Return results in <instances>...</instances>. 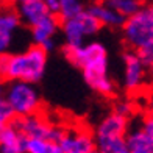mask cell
I'll use <instances>...</instances> for the list:
<instances>
[{
  "instance_id": "obj_1",
  "label": "cell",
  "mask_w": 153,
  "mask_h": 153,
  "mask_svg": "<svg viewBox=\"0 0 153 153\" xmlns=\"http://www.w3.org/2000/svg\"><path fill=\"white\" fill-rule=\"evenodd\" d=\"M64 56L80 67L86 85L97 94L109 97L114 94V83L108 74V50L105 44L91 41L81 45H64Z\"/></svg>"
},
{
  "instance_id": "obj_2",
  "label": "cell",
  "mask_w": 153,
  "mask_h": 153,
  "mask_svg": "<svg viewBox=\"0 0 153 153\" xmlns=\"http://www.w3.org/2000/svg\"><path fill=\"white\" fill-rule=\"evenodd\" d=\"M48 53L39 45H30L25 50L10 55L8 64V80H22L34 83L42 80L47 69Z\"/></svg>"
},
{
  "instance_id": "obj_3",
  "label": "cell",
  "mask_w": 153,
  "mask_h": 153,
  "mask_svg": "<svg viewBox=\"0 0 153 153\" xmlns=\"http://www.w3.org/2000/svg\"><path fill=\"white\" fill-rule=\"evenodd\" d=\"M122 36L127 45L133 50L153 45V3H144L136 14L125 19Z\"/></svg>"
},
{
  "instance_id": "obj_4",
  "label": "cell",
  "mask_w": 153,
  "mask_h": 153,
  "mask_svg": "<svg viewBox=\"0 0 153 153\" xmlns=\"http://www.w3.org/2000/svg\"><path fill=\"white\" fill-rule=\"evenodd\" d=\"M3 99L10 105L16 117L34 114L41 109V95L38 92L34 83L22 81V80H11L5 86Z\"/></svg>"
},
{
  "instance_id": "obj_5",
  "label": "cell",
  "mask_w": 153,
  "mask_h": 153,
  "mask_svg": "<svg viewBox=\"0 0 153 153\" xmlns=\"http://www.w3.org/2000/svg\"><path fill=\"white\" fill-rule=\"evenodd\" d=\"M102 25L86 8L71 19L61 20V30L64 34L66 45H81L86 42V39L95 36L100 31Z\"/></svg>"
},
{
  "instance_id": "obj_6",
  "label": "cell",
  "mask_w": 153,
  "mask_h": 153,
  "mask_svg": "<svg viewBox=\"0 0 153 153\" xmlns=\"http://www.w3.org/2000/svg\"><path fill=\"white\" fill-rule=\"evenodd\" d=\"M13 123L25 137H44L50 142H59V139L64 134L62 128L53 127L38 113L14 117Z\"/></svg>"
},
{
  "instance_id": "obj_7",
  "label": "cell",
  "mask_w": 153,
  "mask_h": 153,
  "mask_svg": "<svg viewBox=\"0 0 153 153\" xmlns=\"http://www.w3.org/2000/svg\"><path fill=\"white\" fill-rule=\"evenodd\" d=\"M123 88L128 92H136L142 89L147 83V69L136 50H128L123 53Z\"/></svg>"
},
{
  "instance_id": "obj_8",
  "label": "cell",
  "mask_w": 153,
  "mask_h": 153,
  "mask_svg": "<svg viewBox=\"0 0 153 153\" xmlns=\"http://www.w3.org/2000/svg\"><path fill=\"white\" fill-rule=\"evenodd\" d=\"M20 27H22V22H20V17L16 10H0V53L11 52Z\"/></svg>"
},
{
  "instance_id": "obj_9",
  "label": "cell",
  "mask_w": 153,
  "mask_h": 153,
  "mask_svg": "<svg viewBox=\"0 0 153 153\" xmlns=\"http://www.w3.org/2000/svg\"><path fill=\"white\" fill-rule=\"evenodd\" d=\"M59 144L64 153H94L95 152V137L85 130L64 131Z\"/></svg>"
},
{
  "instance_id": "obj_10",
  "label": "cell",
  "mask_w": 153,
  "mask_h": 153,
  "mask_svg": "<svg viewBox=\"0 0 153 153\" xmlns=\"http://www.w3.org/2000/svg\"><path fill=\"white\" fill-rule=\"evenodd\" d=\"M128 133V117L119 113L106 114L95 128V139H106V137H125Z\"/></svg>"
},
{
  "instance_id": "obj_11",
  "label": "cell",
  "mask_w": 153,
  "mask_h": 153,
  "mask_svg": "<svg viewBox=\"0 0 153 153\" xmlns=\"http://www.w3.org/2000/svg\"><path fill=\"white\" fill-rule=\"evenodd\" d=\"M91 14L99 20L102 27H109V28H122L125 22V17L111 3L99 0V2L91 3L86 8Z\"/></svg>"
},
{
  "instance_id": "obj_12",
  "label": "cell",
  "mask_w": 153,
  "mask_h": 153,
  "mask_svg": "<svg viewBox=\"0 0 153 153\" xmlns=\"http://www.w3.org/2000/svg\"><path fill=\"white\" fill-rule=\"evenodd\" d=\"M59 28H61V19L55 14H48L30 28L31 42L34 45H42L45 41L55 39Z\"/></svg>"
},
{
  "instance_id": "obj_13",
  "label": "cell",
  "mask_w": 153,
  "mask_h": 153,
  "mask_svg": "<svg viewBox=\"0 0 153 153\" xmlns=\"http://www.w3.org/2000/svg\"><path fill=\"white\" fill-rule=\"evenodd\" d=\"M25 147L27 137L13 122L0 130V153H25Z\"/></svg>"
},
{
  "instance_id": "obj_14",
  "label": "cell",
  "mask_w": 153,
  "mask_h": 153,
  "mask_svg": "<svg viewBox=\"0 0 153 153\" xmlns=\"http://www.w3.org/2000/svg\"><path fill=\"white\" fill-rule=\"evenodd\" d=\"M16 11L20 17L22 25H27L28 28H31L39 20H42L45 16L50 14L44 0H28V2H24L16 6Z\"/></svg>"
},
{
  "instance_id": "obj_15",
  "label": "cell",
  "mask_w": 153,
  "mask_h": 153,
  "mask_svg": "<svg viewBox=\"0 0 153 153\" xmlns=\"http://www.w3.org/2000/svg\"><path fill=\"white\" fill-rule=\"evenodd\" d=\"M128 153H153V139L141 127L128 130L125 136Z\"/></svg>"
},
{
  "instance_id": "obj_16",
  "label": "cell",
  "mask_w": 153,
  "mask_h": 153,
  "mask_svg": "<svg viewBox=\"0 0 153 153\" xmlns=\"http://www.w3.org/2000/svg\"><path fill=\"white\" fill-rule=\"evenodd\" d=\"M81 11H85V5H83L81 0H59L58 17L61 20L71 19L76 14H80Z\"/></svg>"
},
{
  "instance_id": "obj_17",
  "label": "cell",
  "mask_w": 153,
  "mask_h": 153,
  "mask_svg": "<svg viewBox=\"0 0 153 153\" xmlns=\"http://www.w3.org/2000/svg\"><path fill=\"white\" fill-rule=\"evenodd\" d=\"M114 8L120 13V14L127 19L130 16L136 14V13L142 8L144 5V0H117V2L111 3Z\"/></svg>"
},
{
  "instance_id": "obj_18",
  "label": "cell",
  "mask_w": 153,
  "mask_h": 153,
  "mask_svg": "<svg viewBox=\"0 0 153 153\" xmlns=\"http://www.w3.org/2000/svg\"><path fill=\"white\" fill-rule=\"evenodd\" d=\"M50 141L44 137H27L25 153H48Z\"/></svg>"
},
{
  "instance_id": "obj_19",
  "label": "cell",
  "mask_w": 153,
  "mask_h": 153,
  "mask_svg": "<svg viewBox=\"0 0 153 153\" xmlns=\"http://www.w3.org/2000/svg\"><path fill=\"white\" fill-rule=\"evenodd\" d=\"M14 113H13V109L10 108V105L6 103V100L3 97H0V130L3 127H6L8 123H11L14 120Z\"/></svg>"
},
{
  "instance_id": "obj_20",
  "label": "cell",
  "mask_w": 153,
  "mask_h": 153,
  "mask_svg": "<svg viewBox=\"0 0 153 153\" xmlns=\"http://www.w3.org/2000/svg\"><path fill=\"white\" fill-rule=\"evenodd\" d=\"M136 52L139 53L145 69H147V74L153 78V45H147V47L141 48V50H136Z\"/></svg>"
},
{
  "instance_id": "obj_21",
  "label": "cell",
  "mask_w": 153,
  "mask_h": 153,
  "mask_svg": "<svg viewBox=\"0 0 153 153\" xmlns=\"http://www.w3.org/2000/svg\"><path fill=\"white\" fill-rule=\"evenodd\" d=\"M10 53H0V80H8V64H10Z\"/></svg>"
},
{
  "instance_id": "obj_22",
  "label": "cell",
  "mask_w": 153,
  "mask_h": 153,
  "mask_svg": "<svg viewBox=\"0 0 153 153\" xmlns=\"http://www.w3.org/2000/svg\"><path fill=\"white\" fill-rule=\"evenodd\" d=\"M141 128H142L145 133H147V134L153 139V113H152V111H149V113L142 117Z\"/></svg>"
},
{
  "instance_id": "obj_23",
  "label": "cell",
  "mask_w": 153,
  "mask_h": 153,
  "mask_svg": "<svg viewBox=\"0 0 153 153\" xmlns=\"http://www.w3.org/2000/svg\"><path fill=\"white\" fill-rule=\"evenodd\" d=\"M116 113H119L125 117H130L131 114H133V103H130V102H120V103H117L116 108H114Z\"/></svg>"
},
{
  "instance_id": "obj_24",
  "label": "cell",
  "mask_w": 153,
  "mask_h": 153,
  "mask_svg": "<svg viewBox=\"0 0 153 153\" xmlns=\"http://www.w3.org/2000/svg\"><path fill=\"white\" fill-rule=\"evenodd\" d=\"M44 3L47 6V10L50 14H55V16H58V13H59V0H44Z\"/></svg>"
},
{
  "instance_id": "obj_25",
  "label": "cell",
  "mask_w": 153,
  "mask_h": 153,
  "mask_svg": "<svg viewBox=\"0 0 153 153\" xmlns=\"http://www.w3.org/2000/svg\"><path fill=\"white\" fill-rule=\"evenodd\" d=\"M48 153H64V150H62V147H61L59 142H50Z\"/></svg>"
},
{
  "instance_id": "obj_26",
  "label": "cell",
  "mask_w": 153,
  "mask_h": 153,
  "mask_svg": "<svg viewBox=\"0 0 153 153\" xmlns=\"http://www.w3.org/2000/svg\"><path fill=\"white\" fill-rule=\"evenodd\" d=\"M147 108H149V111L153 113V89L150 91V94L147 95Z\"/></svg>"
},
{
  "instance_id": "obj_27",
  "label": "cell",
  "mask_w": 153,
  "mask_h": 153,
  "mask_svg": "<svg viewBox=\"0 0 153 153\" xmlns=\"http://www.w3.org/2000/svg\"><path fill=\"white\" fill-rule=\"evenodd\" d=\"M10 5H14V6H17V5H20V3H24V2H28V0H6Z\"/></svg>"
},
{
  "instance_id": "obj_28",
  "label": "cell",
  "mask_w": 153,
  "mask_h": 153,
  "mask_svg": "<svg viewBox=\"0 0 153 153\" xmlns=\"http://www.w3.org/2000/svg\"><path fill=\"white\" fill-rule=\"evenodd\" d=\"M3 94H5V81L0 80V97H3Z\"/></svg>"
},
{
  "instance_id": "obj_29",
  "label": "cell",
  "mask_w": 153,
  "mask_h": 153,
  "mask_svg": "<svg viewBox=\"0 0 153 153\" xmlns=\"http://www.w3.org/2000/svg\"><path fill=\"white\" fill-rule=\"evenodd\" d=\"M117 153H128V149H123V150H120V152H117Z\"/></svg>"
},
{
  "instance_id": "obj_30",
  "label": "cell",
  "mask_w": 153,
  "mask_h": 153,
  "mask_svg": "<svg viewBox=\"0 0 153 153\" xmlns=\"http://www.w3.org/2000/svg\"><path fill=\"white\" fill-rule=\"evenodd\" d=\"M103 2H108V3H114V2H117V0H103Z\"/></svg>"
},
{
  "instance_id": "obj_31",
  "label": "cell",
  "mask_w": 153,
  "mask_h": 153,
  "mask_svg": "<svg viewBox=\"0 0 153 153\" xmlns=\"http://www.w3.org/2000/svg\"><path fill=\"white\" fill-rule=\"evenodd\" d=\"M2 8H3V6H2V3H0V10H2Z\"/></svg>"
},
{
  "instance_id": "obj_32",
  "label": "cell",
  "mask_w": 153,
  "mask_h": 153,
  "mask_svg": "<svg viewBox=\"0 0 153 153\" xmlns=\"http://www.w3.org/2000/svg\"><path fill=\"white\" fill-rule=\"evenodd\" d=\"M150 2H152V3H153V0H150Z\"/></svg>"
},
{
  "instance_id": "obj_33",
  "label": "cell",
  "mask_w": 153,
  "mask_h": 153,
  "mask_svg": "<svg viewBox=\"0 0 153 153\" xmlns=\"http://www.w3.org/2000/svg\"><path fill=\"white\" fill-rule=\"evenodd\" d=\"M94 153H97V152H94Z\"/></svg>"
}]
</instances>
